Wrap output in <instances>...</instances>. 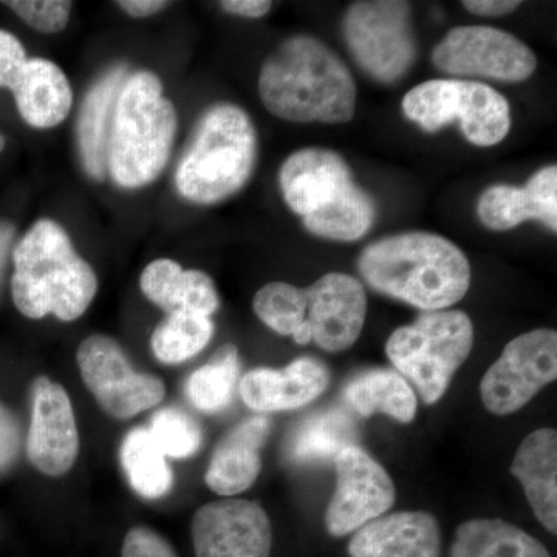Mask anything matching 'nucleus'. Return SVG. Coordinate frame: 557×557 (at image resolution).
<instances>
[{"label": "nucleus", "mask_w": 557, "mask_h": 557, "mask_svg": "<svg viewBox=\"0 0 557 557\" xmlns=\"http://www.w3.org/2000/svg\"><path fill=\"white\" fill-rule=\"evenodd\" d=\"M259 95L271 115L293 123H347L357 106V86L346 62L307 35L284 40L267 58Z\"/></svg>", "instance_id": "obj_1"}, {"label": "nucleus", "mask_w": 557, "mask_h": 557, "mask_svg": "<svg viewBox=\"0 0 557 557\" xmlns=\"http://www.w3.org/2000/svg\"><path fill=\"white\" fill-rule=\"evenodd\" d=\"M116 5L126 11L132 17H148L170 7V2H163V0H121V2H116Z\"/></svg>", "instance_id": "obj_41"}, {"label": "nucleus", "mask_w": 557, "mask_h": 557, "mask_svg": "<svg viewBox=\"0 0 557 557\" xmlns=\"http://www.w3.org/2000/svg\"><path fill=\"white\" fill-rule=\"evenodd\" d=\"M465 9L479 16H505L512 13L520 7V2L515 0H467L463 2Z\"/></svg>", "instance_id": "obj_38"}, {"label": "nucleus", "mask_w": 557, "mask_h": 557, "mask_svg": "<svg viewBox=\"0 0 557 557\" xmlns=\"http://www.w3.org/2000/svg\"><path fill=\"white\" fill-rule=\"evenodd\" d=\"M336 487L325 512L332 536L355 533L386 515L395 504V485L386 469L361 446H348L335 458Z\"/></svg>", "instance_id": "obj_12"}, {"label": "nucleus", "mask_w": 557, "mask_h": 557, "mask_svg": "<svg viewBox=\"0 0 557 557\" xmlns=\"http://www.w3.org/2000/svg\"><path fill=\"white\" fill-rule=\"evenodd\" d=\"M197 557H270L273 528L258 502L223 498L197 509L190 523Z\"/></svg>", "instance_id": "obj_13"}, {"label": "nucleus", "mask_w": 557, "mask_h": 557, "mask_svg": "<svg viewBox=\"0 0 557 557\" xmlns=\"http://www.w3.org/2000/svg\"><path fill=\"white\" fill-rule=\"evenodd\" d=\"M557 376V333L536 329L509 341L480 383L483 405L494 416L525 408Z\"/></svg>", "instance_id": "obj_10"}, {"label": "nucleus", "mask_w": 557, "mask_h": 557, "mask_svg": "<svg viewBox=\"0 0 557 557\" xmlns=\"http://www.w3.org/2000/svg\"><path fill=\"white\" fill-rule=\"evenodd\" d=\"M511 474L525 491L531 509L549 533H557V432H531L516 453Z\"/></svg>", "instance_id": "obj_22"}, {"label": "nucleus", "mask_w": 557, "mask_h": 557, "mask_svg": "<svg viewBox=\"0 0 557 557\" xmlns=\"http://www.w3.org/2000/svg\"><path fill=\"white\" fill-rule=\"evenodd\" d=\"M143 295L168 314L196 313L211 318L220 299L214 281L205 271L183 270L171 259H157L139 277Z\"/></svg>", "instance_id": "obj_21"}, {"label": "nucleus", "mask_w": 557, "mask_h": 557, "mask_svg": "<svg viewBox=\"0 0 557 557\" xmlns=\"http://www.w3.org/2000/svg\"><path fill=\"white\" fill-rule=\"evenodd\" d=\"M81 379L95 401L115 420H129L166 397L159 376L137 372L115 339L91 335L76 351Z\"/></svg>", "instance_id": "obj_8"}, {"label": "nucleus", "mask_w": 557, "mask_h": 557, "mask_svg": "<svg viewBox=\"0 0 557 557\" xmlns=\"http://www.w3.org/2000/svg\"><path fill=\"white\" fill-rule=\"evenodd\" d=\"M220 7L231 14L258 20L270 13L273 3L267 0H226V2H220Z\"/></svg>", "instance_id": "obj_39"}, {"label": "nucleus", "mask_w": 557, "mask_h": 557, "mask_svg": "<svg viewBox=\"0 0 557 557\" xmlns=\"http://www.w3.org/2000/svg\"><path fill=\"white\" fill-rule=\"evenodd\" d=\"M450 557H552L522 528L502 519H472L457 528Z\"/></svg>", "instance_id": "obj_27"}, {"label": "nucleus", "mask_w": 557, "mask_h": 557, "mask_svg": "<svg viewBox=\"0 0 557 557\" xmlns=\"http://www.w3.org/2000/svg\"><path fill=\"white\" fill-rule=\"evenodd\" d=\"M358 270L369 287L421 311L449 309L467 296L471 265L454 242L412 231L366 247Z\"/></svg>", "instance_id": "obj_2"}, {"label": "nucleus", "mask_w": 557, "mask_h": 557, "mask_svg": "<svg viewBox=\"0 0 557 557\" xmlns=\"http://www.w3.org/2000/svg\"><path fill=\"white\" fill-rule=\"evenodd\" d=\"M121 557H178L168 539L149 527H134L127 531Z\"/></svg>", "instance_id": "obj_35"}, {"label": "nucleus", "mask_w": 557, "mask_h": 557, "mask_svg": "<svg viewBox=\"0 0 557 557\" xmlns=\"http://www.w3.org/2000/svg\"><path fill=\"white\" fill-rule=\"evenodd\" d=\"M252 310L267 327L293 338L306 324V289L287 282H270L256 293Z\"/></svg>", "instance_id": "obj_32"}, {"label": "nucleus", "mask_w": 557, "mask_h": 557, "mask_svg": "<svg viewBox=\"0 0 557 557\" xmlns=\"http://www.w3.org/2000/svg\"><path fill=\"white\" fill-rule=\"evenodd\" d=\"M120 458L129 485L138 496L153 500L172 490L174 472L148 428L132 429L123 440Z\"/></svg>", "instance_id": "obj_28"}, {"label": "nucleus", "mask_w": 557, "mask_h": 557, "mask_svg": "<svg viewBox=\"0 0 557 557\" xmlns=\"http://www.w3.org/2000/svg\"><path fill=\"white\" fill-rule=\"evenodd\" d=\"M22 120L35 129H51L67 119L73 91L60 65L44 58H28L13 87Z\"/></svg>", "instance_id": "obj_23"}, {"label": "nucleus", "mask_w": 557, "mask_h": 557, "mask_svg": "<svg viewBox=\"0 0 557 557\" xmlns=\"http://www.w3.org/2000/svg\"><path fill=\"white\" fill-rule=\"evenodd\" d=\"M3 149H5V138L0 135V153L3 152Z\"/></svg>", "instance_id": "obj_42"}, {"label": "nucleus", "mask_w": 557, "mask_h": 557, "mask_svg": "<svg viewBox=\"0 0 557 557\" xmlns=\"http://www.w3.org/2000/svg\"><path fill=\"white\" fill-rule=\"evenodd\" d=\"M175 106L156 73L135 72L121 87L108 152V170L121 188L156 182L170 161L177 135Z\"/></svg>", "instance_id": "obj_4"}, {"label": "nucleus", "mask_w": 557, "mask_h": 557, "mask_svg": "<svg viewBox=\"0 0 557 557\" xmlns=\"http://www.w3.org/2000/svg\"><path fill=\"white\" fill-rule=\"evenodd\" d=\"M474 346V325L460 310L423 311L413 324L392 333L387 358L426 405H435Z\"/></svg>", "instance_id": "obj_6"}, {"label": "nucleus", "mask_w": 557, "mask_h": 557, "mask_svg": "<svg viewBox=\"0 0 557 557\" xmlns=\"http://www.w3.org/2000/svg\"><path fill=\"white\" fill-rule=\"evenodd\" d=\"M343 397L361 417L383 413L399 423H410L416 418V392L397 370H366L348 381Z\"/></svg>", "instance_id": "obj_26"}, {"label": "nucleus", "mask_w": 557, "mask_h": 557, "mask_svg": "<svg viewBox=\"0 0 557 557\" xmlns=\"http://www.w3.org/2000/svg\"><path fill=\"white\" fill-rule=\"evenodd\" d=\"M432 61L454 76L520 83L533 75L536 54L511 33L482 25L453 28L434 49Z\"/></svg>", "instance_id": "obj_11"}, {"label": "nucleus", "mask_w": 557, "mask_h": 557, "mask_svg": "<svg viewBox=\"0 0 557 557\" xmlns=\"http://www.w3.org/2000/svg\"><path fill=\"white\" fill-rule=\"evenodd\" d=\"M403 112L421 129L437 132L458 121L472 145L490 148L511 129L507 98L478 81L432 79L406 94Z\"/></svg>", "instance_id": "obj_7"}, {"label": "nucleus", "mask_w": 557, "mask_h": 557, "mask_svg": "<svg viewBox=\"0 0 557 557\" xmlns=\"http://www.w3.org/2000/svg\"><path fill=\"white\" fill-rule=\"evenodd\" d=\"M27 61L21 40L13 33L0 28V87L13 90Z\"/></svg>", "instance_id": "obj_36"}, {"label": "nucleus", "mask_w": 557, "mask_h": 557, "mask_svg": "<svg viewBox=\"0 0 557 557\" xmlns=\"http://www.w3.org/2000/svg\"><path fill=\"white\" fill-rule=\"evenodd\" d=\"M239 375V350L234 344H225L207 364L190 373L185 384L186 398L200 412H222L233 401Z\"/></svg>", "instance_id": "obj_29"}, {"label": "nucleus", "mask_w": 557, "mask_h": 557, "mask_svg": "<svg viewBox=\"0 0 557 557\" xmlns=\"http://www.w3.org/2000/svg\"><path fill=\"white\" fill-rule=\"evenodd\" d=\"M478 214L480 222L494 231H508L527 220H539L556 233V164L537 171L523 188L511 185L491 186L480 196Z\"/></svg>", "instance_id": "obj_19"}, {"label": "nucleus", "mask_w": 557, "mask_h": 557, "mask_svg": "<svg viewBox=\"0 0 557 557\" xmlns=\"http://www.w3.org/2000/svg\"><path fill=\"white\" fill-rule=\"evenodd\" d=\"M350 557H440L442 533L426 511L384 515L355 531Z\"/></svg>", "instance_id": "obj_18"}, {"label": "nucleus", "mask_w": 557, "mask_h": 557, "mask_svg": "<svg viewBox=\"0 0 557 557\" xmlns=\"http://www.w3.org/2000/svg\"><path fill=\"white\" fill-rule=\"evenodd\" d=\"M270 431L271 421L263 416L247 418L231 429L209 461L205 474L209 490L219 496L233 497L255 485L262 469L260 450Z\"/></svg>", "instance_id": "obj_20"}, {"label": "nucleus", "mask_w": 557, "mask_h": 557, "mask_svg": "<svg viewBox=\"0 0 557 557\" xmlns=\"http://www.w3.org/2000/svg\"><path fill=\"white\" fill-rule=\"evenodd\" d=\"M149 432L166 457L196 456L203 443L200 424L182 409L164 408L153 413Z\"/></svg>", "instance_id": "obj_33"}, {"label": "nucleus", "mask_w": 557, "mask_h": 557, "mask_svg": "<svg viewBox=\"0 0 557 557\" xmlns=\"http://www.w3.org/2000/svg\"><path fill=\"white\" fill-rule=\"evenodd\" d=\"M14 236H16V228L13 223L10 220L0 219V292H2L7 269L13 255Z\"/></svg>", "instance_id": "obj_40"}, {"label": "nucleus", "mask_w": 557, "mask_h": 557, "mask_svg": "<svg viewBox=\"0 0 557 557\" xmlns=\"http://www.w3.org/2000/svg\"><path fill=\"white\" fill-rule=\"evenodd\" d=\"M330 384L324 362L298 358L282 370L260 368L248 372L239 383L240 397L256 412H281L310 405Z\"/></svg>", "instance_id": "obj_17"}, {"label": "nucleus", "mask_w": 557, "mask_h": 557, "mask_svg": "<svg viewBox=\"0 0 557 557\" xmlns=\"http://www.w3.org/2000/svg\"><path fill=\"white\" fill-rule=\"evenodd\" d=\"M304 289L311 341L330 354L354 346L368 314V295L361 282L348 274L329 273Z\"/></svg>", "instance_id": "obj_15"}, {"label": "nucleus", "mask_w": 557, "mask_h": 557, "mask_svg": "<svg viewBox=\"0 0 557 557\" xmlns=\"http://www.w3.org/2000/svg\"><path fill=\"white\" fill-rule=\"evenodd\" d=\"M214 322L196 313L168 314L150 336L153 357L166 366L189 361L207 348L214 336Z\"/></svg>", "instance_id": "obj_31"}, {"label": "nucleus", "mask_w": 557, "mask_h": 557, "mask_svg": "<svg viewBox=\"0 0 557 557\" xmlns=\"http://www.w3.org/2000/svg\"><path fill=\"white\" fill-rule=\"evenodd\" d=\"M27 456L49 478H62L79 456V432L67 391L49 376L32 384V423Z\"/></svg>", "instance_id": "obj_14"}, {"label": "nucleus", "mask_w": 557, "mask_h": 557, "mask_svg": "<svg viewBox=\"0 0 557 557\" xmlns=\"http://www.w3.org/2000/svg\"><path fill=\"white\" fill-rule=\"evenodd\" d=\"M11 259V298L25 318L73 322L97 296V273L54 220H38L14 245Z\"/></svg>", "instance_id": "obj_3"}, {"label": "nucleus", "mask_w": 557, "mask_h": 557, "mask_svg": "<svg viewBox=\"0 0 557 557\" xmlns=\"http://www.w3.org/2000/svg\"><path fill=\"white\" fill-rule=\"evenodd\" d=\"M256 153L258 137L248 113L230 102L211 106L175 172L180 196L199 205L228 199L247 185Z\"/></svg>", "instance_id": "obj_5"}, {"label": "nucleus", "mask_w": 557, "mask_h": 557, "mask_svg": "<svg viewBox=\"0 0 557 557\" xmlns=\"http://www.w3.org/2000/svg\"><path fill=\"white\" fill-rule=\"evenodd\" d=\"M375 201L354 183L335 203L302 219V222L314 236L330 240L354 242L369 233L375 222Z\"/></svg>", "instance_id": "obj_30"}, {"label": "nucleus", "mask_w": 557, "mask_h": 557, "mask_svg": "<svg viewBox=\"0 0 557 557\" xmlns=\"http://www.w3.org/2000/svg\"><path fill=\"white\" fill-rule=\"evenodd\" d=\"M3 5L13 10L33 30L58 33L67 27L73 3L65 0H10Z\"/></svg>", "instance_id": "obj_34"}, {"label": "nucleus", "mask_w": 557, "mask_h": 557, "mask_svg": "<svg viewBox=\"0 0 557 557\" xmlns=\"http://www.w3.org/2000/svg\"><path fill=\"white\" fill-rule=\"evenodd\" d=\"M22 448L20 420L0 401V474H5L16 463Z\"/></svg>", "instance_id": "obj_37"}, {"label": "nucleus", "mask_w": 557, "mask_h": 557, "mask_svg": "<svg viewBox=\"0 0 557 557\" xmlns=\"http://www.w3.org/2000/svg\"><path fill=\"white\" fill-rule=\"evenodd\" d=\"M357 423L344 409L311 413L293 429L285 442V456L295 465L327 463L348 446L357 445Z\"/></svg>", "instance_id": "obj_25"}, {"label": "nucleus", "mask_w": 557, "mask_h": 557, "mask_svg": "<svg viewBox=\"0 0 557 557\" xmlns=\"http://www.w3.org/2000/svg\"><path fill=\"white\" fill-rule=\"evenodd\" d=\"M354 183L343 157L322 148L292 153L278 172V185L288 208L302 219L335 203Z\"/></svg>", "instance_id": "obj_16"}, {"label": "nucleus", "mask_w": 557, "mask_h": 557, "mask_svg": "<svg viewBox=\"0 0 557 557\" xmlns=\"http://www.w3.org/2000/svg\"><path fill=\"white\" fill-rule=\"evenodd\" d=\"M126 81V69L113 67L87 94L81 108L78 141L81 159L87 174L95 180L106 177L110 141V121H113L116 100Z\"/></svg>", "instance_id": "obj_24"}, {"label": "nucleus", "mask_w": 557, "mask_h": 557, "mask_svg": "<svg viewBox=\"0 0 557 557\" xmlns=\"http://www.w3.org/2000/svg\"><path fill=\"white\" fill-rule=\"evenodd\" d=\"M343 33L358 64L383 83L401 78L416 60L409 3H354L344 16Z\"/></svg>", "instance_id": "obj_9"}]
</instances>
